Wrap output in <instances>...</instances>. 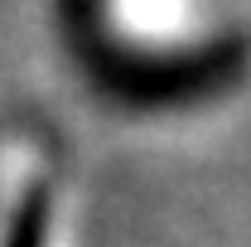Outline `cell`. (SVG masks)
<instances>
[{"mask_svg":"<svg viewBox=\"0 0 251 247\" xmlns=\"http://www.w3.org/2000/svg\"><path fill=\"white\" fill-rule=\"evenodd\" d=\"M44 228H49V194L29 189L25 204H20V214H15V223H10L5 247H44Z\"/></svg>","mask_w":251,"mask_h":247,"instance_id":"1","label":"cell"}]
</instances>
